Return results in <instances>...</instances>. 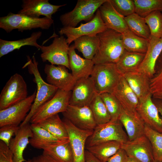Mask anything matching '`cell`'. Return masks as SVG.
<instances>
[{
    "instance_id": "cell-39",
    "label": "cell",
    "mask_w": 162,
    "mask_h": 162,
    "mask_svg": "<svg viewBox=\"0 0 162 162\" xmlns=\"http://www.w3.org/2000/svg\"><path fill=\"white\" fill-rule=\"evenodd\" d=\"M160 11L153 12L145 19L149 27L151 36L162 38V13Z\"/></svg>"
},
{
    "instance_id": "cell-10",
    "label": "cell",
    "mask_w": 162,
    "mask_h": 162,
    "mask_svg": "<svg viewBox=\"0 0 162 162\" xmlns=\"http://www.w3.org/2000/svg\"><path fill=\"white\" fill-rule=\"evenodd\" d=\"M107 28L102 20L98 9L94 17L86 23H81L77 27H63L58 33L61 35H65L66 41L69 45L77 38L84 36L96 35Z\"/></svg>"
},
{
    "instance_id": "cell-24",
    "label": "cell",
    "mask_w": 162,
    "mask_h": 162,
    "mask_svg": "<svg viewBox=\"0 0 162 162\" xmlns=\"http://www.w3.org/2000/svg\"><path fill=\"white\" fill-rule=\"evenodd\" d=\"M118 119L125 128L128 140H134L144 135L146 124L137 112H131L123 109Z\"/></svg>"
},
{
    "instance_id": "cell-38",
    "label": "cell",
    "mask_w": 162,
    "mask_h": 162,
    "mask_svg": "<svg viewBox=\"0 0 162 162\" xmlns=\"http://www.w3.org/2000/svg\"><path fill=\"white\" fill-rule=\"evenodd\" d=\"M111 117V120L118 119L123 108L116 98L112 94H99Z\"/></svg>"
},
{
    "instance_id": "cell-46",
    "label": "cell",
    "mask_w": 162,
    "mask_h": 162,
    "mask_svg": "<svg viewBox=\"0 0 162 162\" xmlns=\"http://www.w3.org/2000/svg\"><path fill=\"white\" fill-rule=\"evenodd\" d=\"M86 162H102L87 150L85 153Z\"/></svg>"
},
{
    "instance_id": "cell-32",
    "label": "cell",
    "mask_w": 162,
    "mask_h": 162,
    "mask_svg": "<svg viewBox=\"0 0 162 162\" xmlns=\"http://www.w3.org/2000/svg\"><path fill=\"white\" fill-rule=\"evenodd\" d=\"M122 34L125 50L130 52L146 53L149 44L148 40L136 35L129 29Z\"/></svg>"
},
{
    "instance_id": "cell-19",
    "label": "cell",
    "mask_w": 162,
    "mask_h": 162,
    "mask_svg": "<svg viewBox=\"0 0 162 162\" xmlns=\"http://www.w3.org/2000/svg\"><path fill=\"white\" fill-rule=\"evenodd\" d=\"M162 52V38L151 36L147 51L142 63L135 71L144 74L150 79L155 73L157 60Z\"/></svg>"
},
{
    "instance_id": "cell-35",
    "label": "cell",
    "mask_w": 162,
    "mask_h": 162,
    "mask_svg": "<svg viewBox=\"0 0 162 162\" xmlns=\"http://www.w3.org/2000/svg\"><path fill=\"white\" fill-rule=\"evenodd\" d=\"M89 106L97 125L105 124L111 120V116L99 94H97Z\"/></svg>"
},
{
    "instance_id": "cell-18",
    "label": "cell",
    "mask_w": 162,
    "mask_h": 162,
    "mask_svg": "<svg viewBox=\"0 0 162 162\" xmlns=\"http://www.w3.org/2000/svg\"><path fill=\"white\" fill-rule=\"evenodd\" d=\"M49 0H23L22 9L18 13L34 18H40L44 16L52 18V15L62 7L66 5H55Z\"/></svg>"
},
{
    "instance_id": "cell-31",
    "label": "cell",
    "mask_w": 162,
    "mask_h": 162,
    "mask_svg": "<svg viewBox=\"0 0 162 162\" xmlns=\"http://www.w3.org/2000/svg\"><path fill=\"white\" fill-rule=\"evenodd\" d=\"M74 42L75 49L81 52L85 58L92 60L98 47L99 38L97 35L82 36Z\"/></svg>"
},
{
    "instance_id": "cell-47",
    "label": "cell",
    "mask_w": 162,
    "mask_h": 162,
    "mask_svg": "<svg viewBox=\"0 0 162 162\" xmlns=\"http://www.w3.org/2000/svg\"><path fill=\"white\" fill-rule=\"evenodd\" d=\"M154 102L158 109L159 114L162 117V101L157 100Z\"/></svg>"
},
{
    "instance_id": "cell-20",
    "label": "cell",
    "mask_w": 162,
    "mask_h": 162,
    "mask_svg": "<svg viewBox=\"0 0 162 162\" xmlns=\"http://www.w3.org/2000/svg\"><path fill=\"white\" fill-rule=\"evenodd\" d=\"M19 126L15 137L11 139L8 147L15 162H26L23 158V152L32 136V132L29 123Z\"/></svg>"
},
{
    "instance_id": "cell-17",
    "label": "cell",
    "mask_w": 162,
    "mask_h": 162,
    "mask_svg": "<svg viewBox=\"0 0 162 162\" xmlns=\"http://www.w3.org/2000/svg\"><path fill=\"white\" fill-rule=\"evenodd\" d=\"M151 93L139 100L136 111L145 124L162 133V118Z\"/></svg>"
},
{
    "instance_id": "cell-27",
    "label": "cell",
    "mask_w": 162,
    "mask_h": 162,
    "mask_svg": "<svg viewBox=\"0 0 162 162\" xmlns=\"http://www.w3.org/2000/svg\"><path fill=\"white\" fill-rule=\"evenodd\" d=\"M42 34V32L38 31L33 32L28 37L16 40L9 41L0 39V57L15 50H18L25 46H34L40 49L41 46L38 44L37 41Z\"/></svg>"
},
{
    "instance_id": "cell-4",
    "label": "cell",
    "mask_w": 162,
    "mask_h": 162,
    "mask_svg": "<svg viewBox=\"0 0 162 162\" xmlns=\"http://www.w3.org/2000/svg\"><path fill=\"white\" fill-rule=\"evenodd\" d=\"M122 75L118 70L116 64H95L90 77L97 94L112 93Z\"/></svg>"
},
{
    "instance_id": "cell-29",
    "label": "cell",
    "mask_w": 162,
    "mask_h": 162,
    "mask_svg": "<svg viewBox=\"0 0 162 162\" xmlns=\"http://www.w3.org/2000/svg\"><path fill=\"white\" fill-rule=\"evenodd\" d=\"M122 143L116 141H108L87 147L86 149L102 162H107L121 148Z\"/></svg>"
},
{
    "instance_id": "cell-40",
    "label": "cell",
    "mask_w": 162,
    "mask_h": 162,
    "mask_svg": "<svg viewBox=\"0 0 162 162\" xmlns=\"http://www.w3.org/2000/svg\"><path fill=\"white\" fill-rule=\"evenodd\" d=\"M116 10L124 17L135 13L134 1L132 0H110Z\"/></svg>"
},
{
    "instance_id": "cell-41",
    "label": "cell",
    "mask_w": 162,
    "mask_h": 162,
    "mask_svg": "<svg viewBox=\"0 0 162 162\" xmlns=\"http://www.w3.org/2000/svg\"><path fill=\"white\" fill-rule=\"evenodd\" d=\"M150 88L152 97L162 101V64L158 73L150 79Z\"/></svg>"
},
{
    "instance_id": "cell-49",
    "label": "cell",
    "mask_w": 162,
    "mask_h": 162,
    "mask_svg": "<svg viewBox=\"0 0 162 162\" xmlns=\"http://www.w3.org/2000/svg\"><path fill=\"white\" fill-rule=\"evenodd\" d=\"M153 162H162V161L154 160Z\"/></svg>"
},
{
    "instance_id": "cell-42",
    "label": "cell",
    "mask_w": 162,
    "mask_h": 162,
    "mask_svg": "<svg viewBox=\"0 0 162 162\" xmlns=\"http://www.w3.org/2000/svg\"><path fill=\"white\" fill-rule=\"evenodd\" d=\"M20 126L13 125H7L0 127V140L8 147L12 137L15 136Z\"/></svg>"
},
{
    "instance_id": "cell-5",
    "label": "cell",
    "mask_w": 162,
    "mask_h": 162,
    "mask_svg": "<svg viewBox=\"0 0 162 162\" xmlns=\"http://www.w3.org/2000/svg\"><path fill=\"white\" fill-rule=\"evenodd\" d=\"M107 0H78L71 11L62 15L60 20L63 27H76L82 21L89 22L100 6Z\"/></svg>"
},
{
    "instance_id": "cell-28",
    "label": "cell",
    "mask_w": 162,
    "mask_h": 162,
    "mask_svg": "<svg viewBox=\"0 0 162 162\" xmlns=\"http://www.w3.org/2000/svg\"><path fill=\"white\" fill-rule=\"evenodd\" d=\"M145 54L125 50L116 64L118 70L122 75L135 71L142 61Z\"/></svg>"
},
{
    "instance_id": "cell-15",
    "label": "cell",
    "mask_w": 162,
    "mask_h": 162,
    "mask_svg": "<svg viewBox=\"0 0 162 162\" xmlns=\"http://www.w3.org/2000/svg\"><path fill=\"white\" fill-rule=\"evenodd\" d=\"M62 113L64 118L80 129L93 131L97 126L89 106L69 104L66 110Z\"/></svg>"
},
{
    "instance_id": "cell-25",
    "label": "cell",
    "mask_w": 162,
    "mask_h": 162,
    "mask_svg": "<svg viewBox=\"0 0 162 162\" xmlns=\"http://www.w3.org/2000/svg\"><path fill=\"white\" fill-rule=\"evenodd\" d=\"M137 96L139 100L150 93V78L145 74L136 71L122 75Z\"/></svg>"
},
{
    "instance_id": "cell-3",
    "label": "cell",
    "mask_w": 162,
    "mask_h": 162,
    "mask_svg": "<svg viewBox=\"0 0 162 162\" xmlns=\"http://www.w3.org/2000/svg\"><path fill=\"white\" fill-rule=\"evenodd\" d=\"M52 19L44 17L34 18L19 13L10 12L6 16L0 18V28L7 33L14 29L21 32L33 29H47L53 23Z\"/></svg>"
},
{
    "instance_id": "cell-8",
    "label": "cell",
    "mask_w": 162,
    "mask_h": 162,
    "mask_svg": "<svg viewBox=\"0 0 162 162\" xmlns=\"http://www.w3.org/2000/svg\"><path fill=\"white\" fill-rule=\"evenodd\" d=\"M71 91L58 89L53 97L38 110L31 118V124H37L46 118L60 112L63 113L69 104Z\"/></svg>"
},
{
    "instance_id": "cell-16",
    "label": "cell",
    "mask_w": 162,
    "mask_h": 162,
    "mask_svg": "<svg viewBox=\"0 0 162 162\" xmlns=\"http://www.w3.org/2000/svg\"><path fill=\"white\" fill-rule=\"evenodd\" d=\"M121 148L128 156L133 157L141 162H153L154 160L151 143L145 134L122 143Z\"/></svg>"
},
{
    "instance_id": "cell-45",
    "label": "cell",
    "mask_w": 162,
    "mask_h": 162,
    "mask_svg": "<svg viewBox=\"0 0 162 162\" xmlns=\"http://www.w3.org/2000/svg\"><path fill=\"white\" fill-rule=\"evenodd\" d=\"M26 162H60L50 155L43 153L39 155L29 159Z\"/></svg>"
},
{
    "instance_id": "cell-21",
    "label": "cell",
    "mask_w": 162,
    "mask_h": 162,
    "mask_svg": "<svg viewBox=\"0 0 162 162\" xmlns=\"http://www.w3.org/2000/svg\"><path fill=\"white\" fill-rule=\"evenodd\" d=\"M112 94L124 110L132 113L137 112L139 99L122 75Z\"/></svg>"
},
{
    "instance_id": "cell-23",
    "label": "cell",
    "mask_w": 162,
    "mask_h": 162,
    "mask_svg": "<svg viewBox=\"0 0 162 162\" xmlns=\"http://www.w3.org/2000/svg\"><path fill=\"white\" fill-rule=\"evenodd\" d=\"M74 44L69 46V63L72 74L76 80L90 76L94 65L92 60L84 58L76 52Z\"/></svg>"
},
{
    "instance_id": "cell-14",
    "label": "cell",
    "mask_w": 162,
    "mask_h": 162,
    "mask_svg": "<svg viewBox=\"0 0 162 162\" xmlns=\"http://www.w3.org/2000/svg\"><path fill=\"white\" fill-rule=\"evenodd\" d=\"M97 94L90 76L80 79L77 80L71 91L69 105L89 106Z\"/></svg>"
},
{
    "instance_id": "cell-13",
    "label": "cell",
    "mask_w": 162,
    "mask_h": 162,
    "mask_svg": "<svg viewBox=\"0 0 162 162\" xmlns=\"http://www.w3.org/2000/svg\"><path fill=\"white\" fill-rule=\"evenodd\" d=\"M44 72L48 83L64 91H71L77 81L64 66L46 64Z\"/></svg>"
},
{
    "instance_id": "cell-30",
    "label": "cell",
    "mask_w": 162,
    "mask_h": 162,
    "mask_svg": "<svg viewBox=\"0 0 162 162\" xmlns=\"http://www.w3.org/2000/svg\"><path fill=\"white\" fill-rule=\"evenodd\" d=\"M37 124L60 140H69L64 123L58 114L50 117Z\"/></svg>"
},
{
    "instance_id": "cell-26",
    "label": "cell",
    "mask_w": 162,
    "mask_h": 162,
    "mask_svg": "<svg viewBox=\"0 0 162 162\" xmlns=\"http://www.w3.org/2000/svg\"><path fill=\"white\" fill-rule=\"evenodd\" d=\"M30 127L33 135L29 139V143L34 148L43 149L48 146L66 141L58 140L37 124H30Z\"/></svg>"
},
{
    "instance_id": "cell-36",
    "label": "cell",
    "mask_w": 162,
    "mask_h": 162,
    "mask_svg": "<svg viewBox=\"0 0 162 162\" xmlns=\"http://www.w3.org/2000/svg\"><path fill=\"white\" fill-rule=\"evenodd\" d=\"M144 134L151 143L154 160L162 161V133L145 124Z\"/></svg>"
},
{
    "instance_id": "cell-44",
    "label": "cell",
    "mask_w": 162,
    "mask_h": 162,
    "mask_svg": "<svg viewBox=\"0 0 162 162\" xmlns=\"http://www.w3.org/2000/svg\"><path fill=\"white\" fill-rule=\"evenodd\" d=\"M128 157L126 152L121 148L110 157L107 162H127Z\"/></svg>"
},
{
    "instance_id": "cell-6",
    "label": "cell",
    "mask_w": 162,
    "mask_h": 162,
    "mask_svg": "<svg viewBox=\"0 0 162 162\" xmlns=\"http://www.w3.org/2000/svg\"><path fill=\"white\" fill-rule=\"evenodd\" d=\"M28 89L23 77L18 73L12 76L0 94V110L8 108L26 98Z\"/></svg>"
},
{
    "instance_id": "cell-1",
    "label": "cell",
    "mask_w": 162,
    "mask_h": 162,
    "mask_svg": "<svg viewBox=\"0 0 162 162\" xmlns=\"http://www.w3.org/2000/svg\"><path fill=\"white\" fill-rule=\"evenodd\" d=\"M97 35L98 47L92 59L94 65L116 64L125 51L122 34L107 28Z\"/></svg>"
},
{
    "instance_id": "cell-43",
    "label": "cell",
    "mask_w": 162,
    "mask_h": 162,
    "mask_svg": "<svg viewBox=\"0 0 162 162\" xmlns=\"http://www.w3.org/2000/svg\"><path fill=\"white\" fill-rule=\"evenodd\" d=\"M0 162H15L8 147L1 141H0Z\"/></svg>"
},
{
    "instance_id": "cell-2",
    "label": "cell",
    "mask_w": 162,
    "mask_h": 162,
    "mask_svg": "<svg viewBox=\"0 0 162 162\" xmlns=\"http://www.w3.org/2000/svg\"><path fill=\"white\" fill-rule=\"evenodd\" d=\"M27 62L23 68L27 67L30 74L34 76L33 81L36 84L37 92L36 97L30 111L20 126L29 123L30 120L38 108L44 103L51 99L58 89L47 82L42 78L38 69V62L33 56L31 58L27 56Z\"/></svg>"
},
{
    "instance_id": "cell-9",
    "label": "cell",
    "mask_w": 162,
    "mask_h": 162,
    "mask_svg": "<svg viewBox=\"0 0 162 162\" xmlns=\"http://www.w3.org/2000/svg\"><path fill=\"white\" fill-rule=\"evenodd\" d=\"M69 46L63 35L54 37L52 43L48 46H41L40 57L43 62L51 64L62 65L70 69L68 52Z\"/></svg>"
},
{
    "instance_id": "cell-48",
    "label": "cell",
    "mask_w": 162,
    "mask_h": 162,
    "mask_svg": "<svg viewBox=\"0 0 162 162\" xmlns=\"http://www.w3.org/2000/svg\"><path fill=\"white\" fill-rule=\"evenodd\" d=\"M127 162H141L135 158L131 157L128 156Z\"/></svg>"
},
{
    "instance_id": "cell-34",
    "label": "cell",
    "mask_w": 162,
    "mask_h": 162,
    "mask_svg": "<svg viewBox=\"0 0 162 162\" xmlns=\"http://www.w3.org/2000/svg\"><path fill=\"white\" fill-rule=\"evenodd\" d=\"M124 19L129 29L132 32L140 37L149 40L150 32L145 18L135 13L124 17Z\"/></svg>"
},
{
    "instance_id": "cell-37",
    "label": "cell",
    "mask_w": 162,
    "mask_h": 162,
    "mask_svg": "<svg viewBox=\"0 0 162 162\" xmlns=\"http://www.w3.org/2000/svg\"><path fill=\"white\" fill-rule=\"evenodd\" d=\"M135 13L145 18L156 10H162V0H134Z\"/></svg>"
},
{
    "instance_id": "cell-22",
    "label": "cell",
    "mask_w": 162,
    "mask_h": 162,
    "mask_svg": "<svg viewBox=\"0 0 162 162\" xmlns=\"http://www.w3.org/2000/svg\"><path fill=\"white\" fill-rule=\"evenodd\" d=\"M98 9L101 18L107 28L121 34L129 29L124 17L116 10L110 0H107Z\"/></svg>"
},
{
    "instance_id": "cell-7",
    "label": "cell",
    "mask_w": 162,
    "mask_h": 162,
    "mask_svg": "<svg viewBox=\"0 0 162 162\" xmlns=\"http://www.w3.org/2000/svg\"><path fill=\"white\" fill-rule=\"evenodd\" d=\"M123 127L118 119L111 120L105 124L97 125L92 134L88 139L87 147L110 141L122 143L126 142L128 138Z\"/></svg>"
},
{
    "instance_id": "cell-11",
    "label": "cell",
    "mask_w": 162,
    "mask_h": 162,
    "mask_svg": "<svg viewBox=\"0 0 162 162\" xmlns=\"http://www.w3.org/2000/svg\"><path fill=\"white\" fill-rule=\"evenodd\" d=\"M37 90L20 102L0 110V127L7 125L19 126L30 111L34 100Z\"/></svg>"
},
{
    "instance_id": "cell-33",
    "label": "cell",
    "mask_w": 162,
    "mask_h": 162,
    "mask_svg": "<svg viewBox=\"0 0 162 162\" xmlns=\"http://www.w3.org/2000/svg\"><path fill=\"white\" fill-rule=\"evenodd\" d=\"M43 152L60 162H73V155L69 140L48 146Z\"/></svg>"
},
{
    "instance_id": "cell-12",
    "label": "cell",
    "mask_w": 162,
    "mask_h": 162,
    "mask_svg": "<svg viewBox=\"0 0 162 162\" xmlns=\"http://www.w3.org/2000/svg\"><path fill=\"white\" fill-rule=\"evenodd\" d=\"M62 120L68 134L73 155V162H86V143L93 131L80 129L64 117Z\"/></svg>"
}]
</instances>
